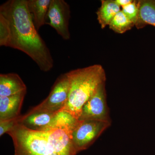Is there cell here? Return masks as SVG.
I'll list each match as a JSON object with an SVG mask.
<instances>
[{"instance_id":"30bf717a","label":"cell","mask_w":155,"mask_h":155,"mask_svg":"<svg viewBox=\"0 0 155 155\" xmlns=\"http://www.w3.org/2000/svg\"><path fill=\"white\" fill-rule=\"evenodd\" d=\"M26 90V85L18 74L0 75V97L10 96Z\"/></svg>"},{"instance_id":"9c48e42d","label":"cell","mask_w":155,"mask_h":155,"mask_svg":"<svg viewBox=\"0 0 155 155\" xmlns=\"http://www.w3.org/2000/svg\"><path fill=\"white\" fill-rule=\"evenodd\" d=\"M55 113L38 112L26 114L19 117L17 123L35 131H49Z\"/></svg>"},{"instance_id":"4fadbf2b","label":"cell","mask_w":155,"mask_h":155,"mask_svg":"<svg viewBox=\"0 0 155 155\" xmlns=\"http://www.w3.org/2000/svg\"><path fill=\"white\" fill-rule=\"evenodd\" d=\"M79 120L64 110L56 112L50 127V130H63L72 134Z\"/></svg>"},{"instance_id":"7a4b0ae2","label":"cell","mask_w":155,"mask_h":155,"mask_svg":"<svg viewBox=\"0 0 155 155\" xmlns=\"http://www.w3.org/2000/svg\"><path fill=\"white\" fill-rule=\"evenodd\" d=\"M14 143V155H76L71 134L63 130L35 131L16 124L7 133Z\"/></svg>"},{"instance_id":"d6986e66","label":"cell","mask_w":155,"mask_h":155,"mask_svg":"<svg viewBox=\"0 0 155 155\" xmlns=\"http://www.w3.org/2000/svg\"><path fill=\"white\" fill-rule=\"evenodd\" d=\"M115 2L119 7L122 8L130 4L133 2V0H115Z\"/></svg>"},{"instance_id":"3957f363","label":"cell","mask_w":155,"mask_h":155,"mask_svg":"<svg viewBox=\"0 0 155 155\" xmlns=\"http://www.w3.org/2000/svg\"><path fill=\"white\" fill-rule=\"evenodd\" d=\"M69 82V96L63 110L79 119L84 104L101 84L106 82L105 71L101 65L94 64L67 73Z\"/></svg>"},{"instance_id":"5b68a950","label":"cell","mask_w":155,"mask_h":155,"mask_svg":"<svg viewBox=\"0 0 155 155\" xmlns=\"http://www.w3.org/2000/svg\"><path fill=\"white\" fill-rule=\"evenodd\" d=\"M69 89L67 73L61 74L56 79L47 97L27 114L38 112L54 113L63 110L68 99Z\"/></svg>"},{"instance_id":"ba28073f","label":"cell","mask_w":155,"mask_h":155,"mask_svg":"<svg viewBox=\"0 0 155 155\" xmlns=\"http://www.w3.org/2000/svg\"><path fill=\"white\" fill-rule=\"evenodd\" d=\"M26 90L8 97H0V122L17 119L20 111Z\"/></svg>"},{"instance_id":"8992f818","label":"cell","mask_w":155,"mask_h":155,"mask_svg":"<svg viewBox=\"0 0 155 155\" xmlns=\"http://www.w3.org/2000/svg\"><path fill=\"white\" fill-rule=\"evenodd\" d=\"M78 120H91L111 123L107 101L106 82L100 84L84 105Z\"/></svg>"},{"instance_id":"e0dca14e","label":"cell","mask_w":155,"mask_h":155,"mask_svg":"<svg viewBox=\"0 0 155 155\" xmlns=\"http://www.w3.org/2000/svg\"><path fill=\"white\" fill-rule=\"evenodd\" d=\"M122 11L135 25L138 18L139 11V1H133L129 5L122 7Z\"/></svg>"},{"instance_id":"8fae6325","label":"cell","mask_w":155,"mask_h":155,"mask_svg":"<svg viewBox=\"0 0 155 155\" xmlns=\"http://www.w3.org/2000/svg\"><path fill=\"white\" fill-rule=\"evenodd\" d=\"M51 0H27V7L34 25L38 31L46 24Z\"/></svg>"},{"instance_id":"6da1fadb","label":"cell","mask_w":155,"mask_h":155,"mask_svg":"<svg viewBox=\"0 0 155 155\" xmlns=\"http://www.w3.org/2000/svg\"><path fill=\"white\" fill-rule=\"evenodd\" d=\"M0 14L10 24L11 39L9 47L29 56L42 71L54 67V60L44 41L34 25L27 7V0H9L0 6Z\"/></svg>"},{"instance_id":"9a60e30c","label":"cell","mask_w":155,"mask_h":155,"mask_svg":"<svg viewBox=\"0 0 155 155\" xmlns=\"http://www.w3.org/2000/svg\"><path fill=\"white\" fill-rule=\"evenodd\" d=\"M134 25V23L121 10L115 15L109 26L116 33L123 34L130 30Z\"/></svg>"},{"instance_id":"52a82bcc","label":"cell","mask_w":155,"mask_h":155,"mask_svg":"<svg viewBox=\"0 0 155 155\" xmlns=\"http://www.w3.org/2000/svg\"><path fill=\"white\" fill-rule=\"evenodd\" d=\"M70 14V6L64 0H51L46 24L51 26L65 40L70 38L69 28Z\"/></svg>"},{"instance_id":"2e32d148","label":"cell","mask_w":155,"mask_h":155,"mask_svg":"<svg viewBox=\"0 0 155 155\" xmlns=\"http://www.w3.org/2000/svg\"><path fill=\"white\" fill-rule=\"evenodd\" d=\"M11 39L10 24L5 17L0 14V46L9 47Z\"/></svg>"},{"instance_id":"7c38bea8","label":"cell","mask_w":155,"mask_h":155,"mask_svg":"<svg viewBox=\"0 0 155 155\" xmlns=\"http://www.w3.org/2000/svg\"><path fill=\"white\" fill-rule=\"evenodd\" d=\"M139 5L138 18L136 26L138 28L147 25L155 27V0L139 1Z\"/></svg>"},{"instance_id":"277c9868","label":"cell","mask_w":155,"mask_h":155,"mask_svg":"<svg viewBox=\"0 0 155 155\" xmlns=\"http://www.w3.org/2000/svg\"><path fill=\"white\" fill-rule=\"evenodd\" d=\"M111 125V123L96 120H79L71 134L72 143L78 153L91 146Z\"/></svg>"},{"instance_id":"ac0fdd59","label":"cell","mask_w":155,"mask_h":155,"mask_svg":"<svg viewBox=\"0 0 155 155\" xmlns=\"http://www.w3.org/2000/svg\"><path fill=\"white\" fill-rule=\"evenodd\" d=\"M18 119L0 122V136L11 130L17 124Z\"/></svg>"},{"instance_id":"5bb4252c","label":"cell","mask_w":155,"mask_h":155,"mask_svg":"<svg viewBox=\"0 0 155 155\" xmlns=\"http://www.w3.org/2000/svg\"><path fill=\"white\" fill-rule=\"evenodd\" d=\"M121 11L120 7L116 4L115 1H101V5L96 13L97 19L101 28L103 29L110 25L115 15Z\"/></svg>"}]
</instances>
